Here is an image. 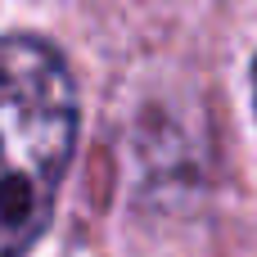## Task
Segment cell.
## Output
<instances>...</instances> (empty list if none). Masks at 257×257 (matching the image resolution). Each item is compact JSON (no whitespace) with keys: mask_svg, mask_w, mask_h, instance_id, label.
Wrapping results in <instances>:
<instances>
[{"mask_svg":"<svg viewBox=\"0 0 257 257\" xmlns=\"http://www.w3.org/2000/svg\"><path fill=\"white\" fill-rule=\"evenodd\" d=\"M77 145V86L36 36H0V257H23L50 226Z\"/></svg>","mask_w":257,"mask_h":257,"instance_id":"cell-1","label":"cell"},{"mask_svg":"<svg viewBox=\"0 0 257 257\" xmlns=\"http://www.w3.org/2000/svg\"><path fill=\"white\" fill-rule=\"evenodd\" d=\"M253 95H257V63H253Z\"/></svg>","mask_w":257,"mask_h":257,"instance_id":"cell-2","label":"cell"}]
</instances>
